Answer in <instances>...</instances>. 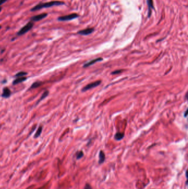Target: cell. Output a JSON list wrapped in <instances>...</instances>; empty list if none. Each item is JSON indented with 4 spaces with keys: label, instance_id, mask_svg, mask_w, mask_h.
I'll use <instances>...</instances> for the list:
<instances>
[{
    "label": "cell",
    "instance_id": "cell-8",
    "mask_svg": "<svg viewBox=\"0 0 188 189\" xmlns=\"http://www.w3.org/2000/svg\"><path fill=\"white\" fill-rule=\"evenodd\" d=\"M103 60V59L101 58H98L94 59L92 60H91V61H89V62H88V63H86L84 65L83 67L84 68H86V67H89V66L93 65V64H95V63H97V62H98L99 61H101V60Z\"/></svg>",
    "mask_w": 188,
    "mask_h": 189
},
{
    "label": "cell",
    "instance_id": "cell-6",
    "mask_svg": "<svg viewBox=\"0 0 188 189\" xmlns=\"http://www.w3.org/2000/svg\"><path fill=\"white\" fill-rule=\"evenodd\" d=\"M94 31V28H87V29L80 31L79 32H78L77 33L78 34L82 35H87L90 34H91L92 33H93Z\"/></svg>",
    "mask_w": 188,
    "mask_h": 189
},
{
    "label": "cell",
    "instance_id": "cell-10",
    "mask_svg": "<svg viewBox=\"0 0 188 189\" xmlns=\"http://www.w3.org/2000/svg\"><path fill=\"white\" fill-rule=\"evenodd\" d=\"M11 91L8 88H5L4 89H3V94H2V97H5V98H8L9 97V96L11 95Z\"/></svg>",
    "mask_w": 188,
    "mask_h": 189
},
{
    "label": "cell",
    "instance_id": "cell-11",
    "mask_svg": "<svg viewBox=\"0 0 188 189\" xmlns=\"http://www.w3.org/2000/svg\"><path fill=\"white\" fill-rule=\"evenodd\" d=\"M27 78L25 77H18L17 79H16V80H14L13 82V84L16 85L18 84H19V83H21L22 82H23L24 81H25Z\"/></svg>",
    "mask_w": 188,
    "mask_h": 189
},
{
    "label": "cell",
    "instance_id": "cell-12",
    "mask_svg": "<svg viewBox=\"0 0 188 189\" xmlns=\"http://www.w3.org/2000/svg\"><path fill=\"white\" fill-rule=\"evenodd\" d=\"M124 137V135L123 133H121V132H118L115 135V139L117 141H120V140L122 139Z\"/></svg>",
    "mask_w": 188,
    "mask_h": 189
},
{
    "label": "cell",
    "instance_id": "cell-1",
    "mask_svg": "<svg viewBox=\"0 0 188 189\" xmlns=\"http://www.w3.org/2000/svg\"><path fill=\"white\" fill-rule=\"evenodd\" d=\"M63 5H65V2L60 1H52L45 3H40L37 5L35 6L34 7H33V8L31 9V11H36L40 10V9L44 8H49V7L54 6H60Z\"/></svg>",
    "mask_w": 188,
    "mask_h": 189
},
{
    "label": "cell",
    "instance_id": "cell-3",
    "mask_svg": "<svg viewBox=\"0 0 188 189\" xmlns=\"http://www.w3.org/2000/svg\"><path fill=\"white\" fill-rule=\"evenodd\" d=\"M78 14H70L66 15V16L59 17L57 20L59 21H68V20H71L78 18Z\"/></svg>",
    "mask_w": 188,
    "mask_h": 189
},
{
    "label": "cell",
    "instance_id": "cell-9",
    "mask_svg": "<svg viewBox=\"0 0 188 189\" xmlns=\"http://www.w3.org/2000/svg\"><path fill=\"white\" fill-rule=\"evenodd\" d=\"M106 160V155H105L104 153L102 150L100 151L99 154V162L98 163L99 164H103Z\"/></svg>",
    "mask_w": 188,
    "mask_h": 189
},
{
    "label": "cell",
    "instance_id": "cell-7",
    "mask_svg": "<svg viewBox=\"0 0 188 189\" xmlns=\"http://www.w3.org/2000/svg\"><path fill=\"white\" fill-rule=\"evenodd\" d=\"M147 4L148 6V17L149 18L151 17L152 14V9H155L154 8L153 0H147Z\"/></svg>",
    "mask_w": 188,
    "mask_h": 189
},
{
    "label": "cell",
    "instance_id": "cell-23",
    "mask_svg": "<svg viewBox=\"0 0 188 189\" xmlns=\"http://www.w3.org/2000/svg\"><path fill=\"white\" fill-rule=\"evenodd\" d=\"M2 28V27H1V26H0V29H1V28Z\"/></svg>",
    "mask_w": 188,
    "mask_h": 189
},
{
    "label": "cell",
    "instance_id": "cell-20",
    "mask_svg": "<svg viewBox=\"0 0 188 189\" xmlns=\"http://www.w3.org/2000/svg\"><path fill=\"white\" fill-rule=\"evenodd\" d=\"M121 70H116V71H113V72L112 73V74H118L120 72H121Z\"/></svg>",
    "mask_w": 188,
    "mask_h": 189
},
{
    "label": "cell",
    "instance_id": "cell-22",
    "mask_svg": "<svg viewBox=\"0 0 188 189\" xmlns=\"http://www.w3.org/2000/svg\"><path fill=\"white\" fill-rule=\"evenodd\" d=\"M2 11V8L1 7H0V12H1V11Z\"/></svg>",
    "mask_w": 188,
    "mask_h": 189
},
{
    "label": "cell",
    "instance_id": "cell-21",
    "mask_svg": "<svg viewBox=\"0 0 188 189\" xmlns=\"http://www.w3.org/2000/svg\"><path fill=\"white\" fill-rule=\"evenodd\" d=\"M187 113H188V109H187V110H186V111H185V115H184V116H185V117L187 116Z\"/></svg>",
    "mask_w": 188,
    "mask_h": 189
},
{
    "label": "cell",
    "instance_id": "cell-13",
    "mask_svg": "<svg viewBox=\"0 0 188 189\" xmlns=\"http://www.w3.org/2000/svg\"><path fill=\"white\" fill-rule=\"evenodd\" d=\"M41 132H42V127L40 126L38 128V129L37 131L36 132V133L35 134V135H34V138H38L39 137V136L40 135Z\"/></svg>",
    "mask_w": 188,
    "mask_h": 189
},
{
    "label": "cell",
    "instance_id": "cell-16",
    "mask_svg": "<svg viewBox=\"0 0 188 189\" xmlns=\"http://www.w3.org/2000/svg\"><path fill=\"white\" fill-rule=\"evenodd\" d=\"M27 74V73H26V72H19V73H17V74L16 75V77H24V76H25V75H26Z\"/></svg>",
    "mask_w": 188,
    "mask_h": 189
},
{
    "label": "cell",
    "instance_id": "cell-14",
    "mask_svg": "<svg viewBox=\"0 0 188 189\" xmlns=\"http://www.w3.org/2000/svg\"><path fill=\"white\" fill-rule=\"evenodd\" d=\"M48 94H49V91H45V92H44V93H43V94H42V96H41V97H40V100H39V101H38L37 103H39V102L41 101V100H43V99H44L47 96H48Z\"/></svg>",
    "mask_w": 188,
    "mask_h": 189
},
{
    "label": "cell",
    "instance_id": "cell-17",
    "mask_svg": "<svg viewBox=\"0 0 188 189\" xmlns=\"http://www.w3.org/2000/svg\"><path fill=\"white\" fill-rule=\"evenodd\" d=\"M41 82H34V84H32V85L31 86V88H37L38 87H39V86H40Z\"/></svg>",
    "mask_w": 188,
    "mask_h": 189
},
{
    "label": "cell",
    "instance_id": "cell-18",
    "mask_svg": "<svg viewBox=\"0 0 188 189\" xmlns=\"http://www.w3.org/2000/svg\"><path fill=\"white\" fill-rule=\"evenodd\" d=\"M84 189H93L92 188V186L89 184H86L84 186Z\"/></svg>",
    "mask_w": 188,
    "mask_h": 189
},
{
    "label": "cell",
    "instance_id": "cell-5",
    "mask_svg": "<svg viewBox=\"0 0 188 189\" xmlns=\"http://www.w3.org/2000/svg\"><path fill=\"white\" fill-rule=\"evenodd\" d=\"M47 16H48V14H47L46 13H43V14H38L36 15V16L32 17L31 18V22H38L39 21V20H40L46 17Z\"/></svg>",
    "mask_w": 188,
    "mask_h": 189
},
{
    "label": "cell",
    "instance_id": "cell-4",
    "mask_svg": "<svg viewBox=\"0 0 188 189\" xmlns=\"http://www.w3.org/2000/svg\"><path fill=\"white\" fill-rule=\"evenodd\" d=\"M100 83H101V81H95V82L91 83V84H88L87 85H86L83 88L82 91H86L90 90L91 89V88H95V87L98 86Z\"/></svg>",
    "mask_w": 188,
    "mask_h": 189
},
{
    "label": "cell",
    "instance_id": "cell-2",
    "mask_svg": "<svg viewBox=\"0 0 188 189\" xmlns=\"http://www.w3.org/2000/svg\"><path fill=\"white\" fill-rule=\"evenodd\" d=\"M34 26V23L33 22H28L27 24H26L24 27H22L21 29H20L19 31L17 33V35H22L24 34L27 33L28 32H29L30 30H31V28H33Z\"/></svg>",
    "mask_w": 188,
    "mask_h": 189
},
{
    "label": "cell",
    "instance_id": "cell-15",
    "mask_svg": "<svg viewBox=\"0 0 188 189\" xmlns=\"http://www.w3.org/2000/svg\"><path fill=\"white\" fill-rule=\"evenodd\" d=\"M83 152L82 151H80L76 154V158L77 159H80L83 157Z\"/></svg>",
    "mask_w": 188,
    "mask_h": 189
},
{
    "label": "cell",
    "instance_id": "cell-19",
    "mask_svg": "<svg viewBox=\"0 0 188 189\" xmlns=\"http://www.w3.org/2000/svg\"><path fill=\"white\" fill-rule=\"evenodd\" d=\"M7 0H0V6H1L2 5H3V3H5L6 2H7Z\"/></svg>",
    "mask_w": 188,
    "mask_h": 189
}]
</instances>
